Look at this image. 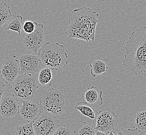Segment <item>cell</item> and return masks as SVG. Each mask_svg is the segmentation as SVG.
I'll use <instances>...</instances> for the list:
<instances>
[{
    "mask_svg": "<svg viewBox=\"0 0 146 135\" xmlns=\"http://www.w3.org/2000/svg\"><path fill=\"white\" fill-rule=\"evenodd\" d=\"M20 73L34 75L42 69V64L39 56L30 53L24 54L19 59Z\"/></svg>",
    "mask_w": 146,
    "mask_h": 135,
    "instance_id": "cell-11",
    "label": "cell"
},
{
    "mask_svg": "<svg viewBox=\"0 0 146 135\" xmlns=\"http://www.w3.org/2000/svg\"><path fill=\"white\" fill-rule=\"evenodd\" d=\"M23 29L25 33H32L35 29V21L32 22L30 20L25 21L23 24Z\"/></svg>",
    "mask_w": 146,
    "mask_h": 135,
    "instance_id": "cell-23",
    "label": "cell"
},
{
    "mask_svg": "<svg viewBox=\"0 0 146 135\" xmlns=\"http://www.w3.org/2000/svg\"><path fill=\"white\" fill-rule=\"evenodd\" d=\"M60 124L56 116L45 112L33 122L35 135H52Z\"/></svg>",
    "mask_w": 146,
    "mask_h": 135,
    "instance_id": "cell-6",
    "label": "cell"
},
{
    "mask_svg": "<svg viewBox=\"0 0 146 135\" xmlns=\"http://www.w3.org/2000/svg\"><path fill=\"white\" fill-rule=\"evenodd\" d=\"M16 135H35L34 132L33 122L19 125L15 128Z\"/></svg>",
    "mask_w": 146,
    "mask_h": 135,
    "instance_id": "cell-21",
    "label": "cell"
},
{
    "mask_svg": "<svg viewBox=\"0 0 146 135\" xmlns=\"http://www.w3.org/2000/svg\"><path fill=\"white\" fill-rule=\"evenodd\" d=\"M44 25L41 23L35 21V29L32 33L23 34V44L27 49L35 54H37L38 51L44 44L45 37Z\"/></svg>",
    "mask_w": 146,
    "mask_h": 135,
    "instance_id": "cell-7",
    "label": "cell"
},
{
    "mask_svg": "<svg viewBox=\"0 0 146 135\" xmlns=\"http://www.w3.org/2000/svg\"><path fill=\"white\" fill-rule=\"evenodd\" d=\"M18 99L12 93L3 95L0 102V114L4 118H9L18 116L20 113Z\"/></svg>",
    "mask_w": 146,
    "mask_h": 135,
    "instance_id": "cell-10",
    "label": "cell"
},
{
    "mask_svg": "<svg viewBox=\"0 0 146 135\" xmlns=\"http://www.w3.org/2000/svg\"><path fill=\"white\" fill-rule=\"evenodd\" d=\"M108 58H96L89 59V65L91 68L90 74L91 76L94 78L107 72L108 70Z\"/></svg>",
    "mask_w": 146,
    "mask_h": 135,
    "instance_id": "cell-14",
    "label": "cell"
},
{
    "mask_svg": "<svg viewBox=\"0 0 146 135\" xmlns=\"http://www.w3.org/2000/svg\"><path fill=\"white\" fill-rule=\"evenodd\" d=\"M42 110L54 116H61L65 108V98L62 91L50 88L44 93L40 101Z\"/></svg>",
    "mask_w": 146,
    "mask_h": 135,
    "instance_id": "cell-5",
    "label": "cell"
},
{
    "mask_svg": "<svg viewBox=\"0 0 146 135\" xmlns=\"http://www.w3.org/2000/svg\"><path fill=\"white\" fill-rule=\"evenodd\" d=\"M52 135H74L72 130L66 125H60Z\"/></svg>",
    "mask_w": 146,
    "mask_h": 135,
    "instance_id": "cell-22",
    "label": "cell"
},
{
    "mask_svg": "<svg viewBox=\"0 0 146 135\" xmlns=\"http://www.w3.org/2000/svg\"><path fill=\"white\" fill-rule=\"evenodd\" d=\"M53 78L52 70L48 68L43 67L39 71L37 79L39 84L42 86H50Z\"/></svg>",
    "mask_w": 146,
    "mask_h": 135,
    "instance_id": "cell-17",
    "label": "cell"
},
{
    "mask_svg": "<svg viewBox=\"0 0 146 135\" xmlns=\"http://www.w3.org/2000/svg\"><path fill=\"white\" fill-rule=\"evenodd\" d=\"M103 92L96 86L89 87L84 94V99L88 104L93 108L101 107L104 103Z\"/></svg>",
    "mask_w": 146,
    "mask_h": 135,
    "instance_id": "cell-13",
    "label": "cell"
},
{
    "mask_svg": "<svg viewBox=\"0 0 146 135\" xmlns=\"http://www.w3.org/2000/svg\"><path fill=\"white\" fill-rule=\"evenodd\" d=\"M96 119L95 129L106 133L115 129L119 123L118 116L109 108L98 111Z\"/></svg>",
    "mask_w": 146,
    "mask_h": 135,
    "instance_id": "cell-8",
    "label": "cell"
},
{
    "mask_svg": "<svg viewBox=\"0 0 146 135\" xmlns=\"http://www.w3.org/2000/svg\"><path fill=\"white\" fill-rule=\"evenodd\" d=\"M140 133L136 128H122L115 135H139Z\"/></svg>",
    "mask_w": 146,
    "mask_h": 135,
    "instance_id": "cell-24",
    "label": "cell"
},
{
    "mask_svg": "<svg viewBox=\"0 0 146 135\" xmlns=\"http://www.w3.org/2000/svg\"></svg>",
    "mask_w": 146,
    "mask_h": 135,
    "instance_id": "cell-28",
    "label": "cell"
},
{
    "mask_svg": "<svg viewBox=\"0 0 146 135\" xmlns=\"http://www.w3.org/2000/svg\"><path fill=\"white\" fill-rule=\"evenodd\" d=\"M122 63L136 75L146 71V27L132 32L124 45Z\"/></svg>",
    "mask_w": 146,
    "mask_h": 135,
    "instance_id": "cell-2",
    "label": "cell"
},
{
    "mask_svg": "<svg viewBox=\"0 0 146 135\" xmlns=\"http://www.w3.org/2000/svg\"><path fill=\"white\" fill-rule=\"evenodd\" d=\"M108 135H114V134H113V132H109V133H108Z\"/></svg>",
    "mask_w": 146,
    "mask_h": 135,
    "instance_id": "cell-27",
    "label": "cell"
},
{
    "mask_svg": "<svg viewBox=\"0 0 146 135\" xmlns=\"http://www.w3.org/2000/svg\"><path fill=\"white\" fill-rule=\"evenodd\" d=\"M11 84V93L21 100H32L38 94L39 82L35 74L20 73Z\"/></svg>",
    "mask_w": 146,
    "mask_h": 135,
    "instance_id": "cell-4",
    "label": "cell"
},
{
    "mask_svg": "<svg viewBox=\"0 0 146 135\" xmlns=\"http://www.w3.org/2000/svg\"><path fill=\"white\" fill-rule=\"evenodd\" d=\"M5 87V83L0 81V102L1 101V99L2 98L3 95H4Z\"/></svg>",
    "mask_w": 146,
    "mask_h": 135,
    "instance_id": "cell-25",
    "label": "cell"
},
{
    "mask_svg": "<svg viewBox=\"0 0 146 135\" xmlns=\"http://www.w3.org/2000/svg\"><path fill=\"white\" fill-rule=\"evenodd\" d=\"M96 130L92 125L82 122L74 132V135H96Z\"/></svg>",
    "mask_w": 146,
    "mask_h": 135,
    "instance_id": "cell-19",
    "label": "cell"
},
{
    "mask_svg": "<svg viewBox=\"0 0 146 135\" xmlns=\"http://www.w3.org/2000/svg\"><path fill=\"white\" fill-rule=\"evenodd\" d=\"M134 122L135 128L140 134L146 133V109L135 115Z\"/></svg>",
    "mask_w": 146,
    "mask_h": 135,
    "instance_id": "cell-18",
    "label": "cell"
},
{
    "mask_svg": "<svg viewBox=\"0 0 146 135\" xmlns=\"http://www.w3.org/2000/svg\"><path fill=\"white\" fill-rule=\"evenodd\" d=\"M22 106L20 114L28 123L33 122L42 112V107L38 102L32 100H21Z\"/></svg>",
    "mask_w": 146,
    "mask_h": 135,
    "instance_id": "cell-12",
    "label": "cell"
},
{
    "mask_svg": "<svg viewBox=\"0 0 146 135\" xmlns=\"http://www.w3.org/2000/svg\"><path fill=\"white\" fill-rule=\"evenodd\" d=\"M38 55L43 67L59 70L66 67L68 56L64 45L59 43L47 42L38 51Z\"/></svg>",
    "mask_w": 146,
    "mask_h": 135,
    "instance_id": "cell-3",
    "label": "cell"
},
{
    "mask_svg": "<svg viewBox=\"0 0 146 135\" xmlns=\"http://www.w3.org/2000/svg\"><path fill=\"white\" fill-rule=\"evenodd\" d=\"M23 24V17L21 16L13 15L11 19L7 23L5 29L16 32L20 35Z\"/></svg>",
    "mask_w": 146,
    "mask_h": 135,
    "instance_id": "cell-16",
    "label": "cell"
},
{
    "mask_svg": "<svg viewBox=\"0 0 146 135\" xmlns=\"http://www.w3.org/2000/svg\"><path fill=\"white\" fill-rule=\"evenodd\" d=\"M13 15L10 7L6 3H0V28L8 23Z\"/></svg>",
    "mask_w": 146,
    "mask_h": 135,
    "instance_id": "cell-20",
    "label": "cell"
},
{
    "mask_svg": "<svg viewBox=\"0 0 146 135\" xmlns=\"http://www.w3.org/2000/svg\"><path fill=\"white\" fill-rule=\"evenodd\" d=\"M20 73L19 60L11 57H6L3 60L0 70V74L3 77L4 82L11 84L16 80Z\"/></svg>",
    "mask_w": 146,
    "mask_h": 135,
    "instance_id": "cell-9",
    "label": "cell"
},
{
    "mask_svg": "<svg viewBox=\"0 0 146 135\" xmlns=\"http://www.w3.org/2000/svg\"><path fill=\"white\" fill-rule=\"evenodd\" d=\"M99 16L98 13L88 7L74 9L68 15V27L65 33L68 39L94 42Z\"/></svg>",
    "mask_w": 146,
    "mask_h": 135,
    "instance_id": "cell-1",
    "label": "cell"
},
{
    "mask_svg": "<svg viewBox=\"0 0 146 135\" xmlns=\"http://www.w3.org/2000/svg\"><path fill=\"white\" fill-rule=\"evenodd\" d=\"M108 133H106V132H101L100 130H96V135H108Z\"/></svg>",
    "mask_w": 146,
    "mask_h": 135,
    "instance_id": "cell-26",
    "label": "cell"
},
{
    "mask_svg": "<svg viewBox=\"0 0 146 135\" xmlns=\"http://www.w3.org/2000/svg\"><path fill=\"white\" fill-rule=\"evenodd\" d=\"M75 110L82 113L83 116L94 120L96 119L98 111L93 108V107L88 104L87 102L81 101L77 103L74 106Z\"/></svg>",
    "mask_w": 146,
    "mask_h": 135,
    "instance_id": "cell-15",
    "label": "cell"
}]
</instances>
